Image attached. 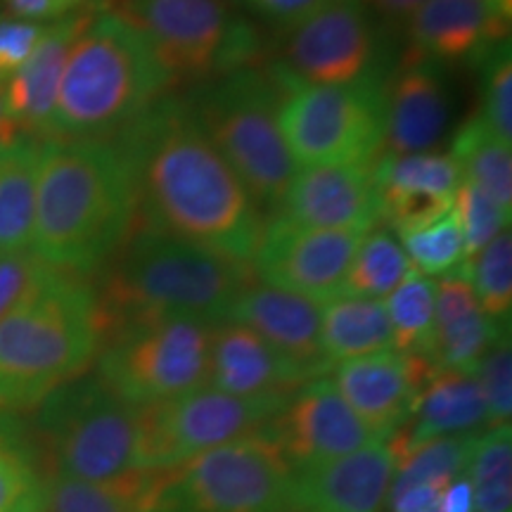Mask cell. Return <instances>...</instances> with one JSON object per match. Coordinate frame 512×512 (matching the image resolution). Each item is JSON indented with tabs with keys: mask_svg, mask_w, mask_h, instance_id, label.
<instances>
[{
	"mask_svg": "<svg viewBox=\"0 0 512 512\" xmlns=\"http://www.w3.org/2000/svg\"><path fill=\"white\" fill-rule=\"evenodd\" d=\"M290 29L266 67L283 95L299 83L387 81V38L366 0H332Z\"/></svg>",
	"mask_w": 512,
	"mask_h": 512,
	"instance_id": "cell-13",
	"label": "cell"
},
{
	"mask_svg": "<svg viewBox=\"0 0 512 512\" xmlns=\"http://www.w3.org/2000/svg\"><path fill=\"white\" fill-rule=\"evenodd\" d=\"M441 491L434 486H413L392 498V512H439Z\"/></svg>",
	"mask_w": 512,
	"mask_h": 512,
	"instance_id": "cell-45",
	"label": "cell"
},
{
	"mask_svg": "<svg viewBox=\"0 0 512 512\" xmlns=\"http://www.w3.org/2000/svg\"><path fill=\"white\" fill-rule=\"evenodd\" d=\"M143 475L145 472H136L117 484H91L48 475L43 512H145Z\"/></svg>",
	"mask_w": 512,
	"mask_h": 512,
	"instance_id": "cell-34",
	"label": "cell"
},
{
	"mask_svg": "<svg viewBox=\"0 0 512 512\" xmlns=\"http://www.w3.org/2000/svg\"><path fill=\"white\" fill-rule=\"evenodd\" d=\"M373 181L380 202V221L401 235L430 226L448 214L463 174L446 152H382L373 162Z\"/></svg>",
	"mask_w": 512,
	"mask_h": 512,
	"instance_id": "cell-18",
	"label": "cell"
},
{
	"mask_svg": "<svg viewBox=\"0 0 512 512\" xmlns=\"http://www.w3.org/2000/svg\"><path fill=\"white\" fill-rule=\"evenodd\" d=\"M411 271V261L401 242L389 233V228H375L363 235L351 259L344 294L366 299L389 297Z\"/></svg>",
	"mask_w": 512,
	"mask_h": 512,
	"instance_id": "cell-32",
	"label": "cell"
},
{
	"mask_svg": "<svg viewBox=\"0 0 512 512\" xmlns=\"http://www.w3.org/2000/svg\"><path fill=\"white\" fill-rule=\"evenodd\" d=\"M53 268L31 252L0 254V320L24 302Z\"/></svg>",
	"mask_w": 512,
	"mask_h": 512,
	"instance_id": "cell-41",
	"label": "cell"
},
{
	"mask_svg": "<svg viewBox=\"0 0 512 512\" xmlns=\"http://www.w3.org/2000/svg\"><path fill=\"white\" fill-rule=\"evenodd\" d=\"M453 211H456L460 230H463L465 261L510 226L508 211L470 181L458 185L456 197H453Z\"/></svg>",
	"mask_w": 512,
	"mask_h": 512,
	"instance_id": "cell-39",
	"label": "cell"
},
{
	"mask_svg": "<svg viewBox=\"0 0 512 512\" xmlns=\"http://www.w3.org/2000/svg\"><path fill=\"white\" fill-rule=\"evenodd\" d=\"M48 475L15 415L0 408V512H43Z\"/></svg>",
	"mask_w": 512,
	"mask_h": 512,
	"instance_id": "cell-29",
	"label": "cell"
},
{
	"mask_svg": "<svg viewBox=\"0 0 512 512\" xmlns=\"http://www.w3.org/2000/svg\"><path fill=\"white\" fill-rule=\"evenodd\" d=\"M508 36V24L491 17L486 0H427L408 19V53L437 64L477 60Z\"/></svg>",
	"mask_w": 512,
	"mask_h": 512,
	"instance_id": "cell-26",
	"label": "cell"
},
{
	"mask_svg": "<svg viewBox=\"0 0 512 512\" xmlns=\"http://www.w3.org/2000/svg\"><path fill=\"white\" fill-rule=\"evenodd\" d=\"M366 3L375 17L387 19V22H406L427 0H366Z\"/></svg>",
	"mask_w": 512,
	"mask_h": 512,
	"instance_id": "cell-47",
	"label": "cell"
},
{
	"mask_svg": "<svg viewBox=\"0 0 512 512\" xmlns=\"http://www.w3.org/2000/svg\"><path fill=\"white\" fill-rule=\"evenodd\" d=\"M479 427H489V418L475 375L465 370H439L422 389L411 418L384 444L392 451L394 463H399L406 453L427 441L477 434Z\"/></svg>",
	"mask_w": 512,
	"mask_h": 512,
	"instance_id": "cell-25",
	"label": "cell"
},
{
	"mask_svg": "<svg viewBox=\"0 0 512 512\" xmlns=\"http://www.w3.org/2000/svg\"><path fill=\"white\" fill-rule=\"evenodd\" d=\"M470 280L482 311L496 323H510L512 309V240L508 230L460 266Z\"/></svg>",
	"mask_w": 512,
	"mask_h": 512,
	"instance_id": "cell-36",
	"label": "cell"
},
{
	"mask_svg": "<svg viewBox=\"0 0 512 512\" xmlns=\"http://www.w3.org/2000/svg\"><path fill=\"white\" fill-rule=\"evenodd\" d=\"M214 325L185 316H136L102 332L98 377L131 406L178 399L207 382Z\"/></svg>",
	"mask_w": 512,
	"mask_h": 512,
	"instance_id": "cell-10",
	"label": "cell"
},
{
	"mask_svg": "<svg viewBox=\"0 0 512 512\" xmlns=\"http://www.w3.org/2000/svg\"><path fill=\"white\" fill-rule=\"evenodd\" d=\"M171 86L131 22L112 10L95 12L69 53L46 140H114Z\"/></svg>",
	"mask_w": 512,
	"mask_h": 512,
	"instance_id": "cell-4",
	"label": "cell"
},
{
	"mask_svg": "<svg viewBox=\"0 0 512 512\" xmlns=\"http://www.w3.org/2000/svg\"><path fill=\"white\" fill-rule=\"evenodd\" d=\"M100 5H117V15L145 36L174 86H202L254 67L261 55L256 27L228 0H100Z\"/></svg>",
	"mask_w": 512,
	"mask_h": 512,
	"instance_id": "cell-9",
	"label": "cell"
},
{
	"mask_svg": "<svg viewBox=\"0 0 512 512\" xmlns=\"http://www.w3.org/2000/svg\"><path fill=\"white\" fill-rule=\"evenodd\" d=\"M320 347L330 366L392 349V325L380 299L342 297L325 302L320 313Z\"/></svg>",
	"mask_w": 512,
	"mask_h": 512,
	"instance_id": "cell-28",
	"label": "cell"
},
{
	"mask_svg": "<svg viewBox=\"0 0 512 512\" xmlns=\"http://www.w3.org/2000/svg\"><path fill=\"white\" fill-rule=\"evenodd\" d=\"M486 5H489L491 17L498 19V22H501V24H508V27H510L512 0H486Z\"/></svg>",
	"mask_w": 512,
	"mask_h": 512,
	"instance_id": "cell-49",
	"label": "cell"
},
{
	"mask_svg": "<svg viewBox=\"0 0 512 512\" xmlns=\"http://www.w3.org/2000/svg\"><path fill=\"white\" fill-rule=\"evenodd\" d=\"M475 444L477 434H458V437L432 439L413 448L396 463V479L389 489V496L401 494L413 486H434V489L444 491L453 479L467 475Z\"/></svg>",
	"mask_w": 512,
	"mask_h": 512,
	"instance_id": "cell-33",
	"label": "cell"
},
{
	"mask_svg": "<svg viewBox=\"0 0 512 512\" xmlns=\"http://www.w3.org/2000/svg\"><path fill=\"white\" fill-rule=\"evenodd\" d=\"M280 98L271 74L256 64L202 83L185 98L207 138L266 209L280 207L297 176V162L280 131Z\"/></svg>",
	"mask_w": 512,
	"mask_h": 512,
	"instance_id": "cell-6",
	"label": "cell"
},
{
	"mask_svg": "<svg viewBox=\"0 0 512 512\" xmlns=\"http://www.w3.org/2000/svg\"><path fill=\"white\" fill-rule=\"evenodd\" d=\"M451 100L437 62L403 55L401 67L384 83V155L430 152L444 138Z\"/></svg>",
	"mask_w": 512,
	"mask_h": 512,
	"instance_id": "cell-20",
	"label": "cell"
},
{
	"mask_svg": "<svg viewBox=\"0 0 512 512\" xmlns=\"http://www.w3.org/2000/svg\"><path fill=\"white\" fill-rule=\"evenodd\" d=\"M401 247L415 271L427 278L446 275L465 264L463 230L453 209L430 226L401 233Z\"/></svg>",
	"mask_w": 512,
	"mask_h": 512,
	"instance_id": "cell-37",
	"label": "cell"
},
{
	"mask_svg": "<svg viewBox=\"0 0 512 512\" xmlns=\"http://www.w3.org/2000/svg\"><path fill=\"white\" fill-rule=\"evenodd\" d=\"M145 226L171 238L252 261L259 204L197 124L188 100L162 98L114 138Z\"/></svg>",
	"mask_w": 512,
	"mask_h": 512,
	"instance_id": "cell-1",
	"label": "cell"
},
{
	"mask_svg": "<svg viewBox=\"0 0 512 512\" xmlns=\"http://www.w3.org/2000/svg\"><path fill=\"white\" fill-rule=\"evenodd\" d=\"M309 380L245 325L223 320L209 339L207 387L235 396L292 394Z\"/></svg>",
	"mask_w": 512,
	"mask_h": 512,
	"instance_id": "cell-23",
	"label": "cell"
},
{
	"mask_svg": "<svg viewBox=\"0 0 512 512\" xmlns=\"http://www.w3.org/2000/svg\"><path fill=\"white\" fill-rule=\"evenodd\" d=\"M233 3L275 27H294L332 0H233Z\"/></svg>",
	"mask_w": 512,
	"mask_h": 512,
	"instance_id": "cell-43",
	"label": "cell"
},
{
	"mask_svg": "<svg viewBox=\"0 0 512 512\" xmlns=\"http://www.w3.org/2000/svg\"><path fill=\"white\" fill-rule=\"evenodd\" d=\"M363 235L358 230L304 228L275 214L261 230L252 256L254 273L261 283L325 304L344 294L351 259Z\"/></svg>",
	"mask_w": 512,
	"mask_h": 512,
	"instance_id": "cell-14",
	"label": "cell"
},
{
	"mask_svg": "<svg viewBox=\"0 0 512 512\" xmlns=\"http://www.w3.org/2000/svg\"><path fill=\"white\" fill-rule=\"evenodd\" d=\"M95 12L98 8L81 10L46 24L24 67L3 83L5 107L24 136L46 140L69 53Z\"/></svg>",
	"mask_w": 512,
	"mask_h": 512,
	"instance_id": "cell-22",
	"label": "cell"
},
{
	"mask_svg": "<svg viewBox=\"0 0 512 512\" xmlns=\"http://www.w3.org/2000/svg\"><path fill=\"white\" fill-rule=\"evenodd\" d=\"M292 394L235 396L204 384L178 399L143 406L138 411V472L171 470L209 448L261 432Z\"/></svg>",
	"mask_w": 512,
	"mask_h": 512,
	"instance_id": "cell-12",
	"label": "cell"
},
{
	"mask_svg": "<svg viewBox=\"0 0 512 512\" xmlns=\"http://www.w3.org/2000/svg\"><path fill=\"white\" fill-rule=\"evenodd\" d=\"M5 15L27 22H57L74 12L98 8L100 0H0Z\"/></svg>",
	"mask_w": 512,
	"mask_h": 512,
	"instance_id": "cell-44",
	"label": "cell"
},
{
	"mask_svg": "<svg viewBox=\"0 0 512 512\" xmlns=\"http://www.w3.org/2000/svg\"><path fill=\"white\" fill-rule=\"evenodd\" d=\"M138 411L98 375L55 389L38 413L53 475L91 484H117L136 475Z\"/></svg>",
	"mask_w": 512,
	"mask_h": 512,
	"instance_id": "cell-8",
	"label": "cell"
},
{
	"mask_svg": "<svg viewBox=\"0 0 512 512\" xmlns=\"http://www.w3.org/2000/svg\"><path fill=\"white\" fill-rule=\"evenodd\" d=\"M95 290L102 332L136 316H185L219 325L235 299L254 285L252 261L136 226Z\"/></svg>",
	"mask_w": 512,
	"mask_h": 512,
	"instance_id": "cell-3",
	"label": "cell"
},
{
	"mask_svg": "<svg viewBox=\"0 0 512 512\" xmlns=\"http://www.w3.org/2000/svg\"><path fill=\"white\" fill-rule=\"evenodd\" d=\"M41 143L19 136L0 145V254L29 252L31 247Z\"/></svg>",
	"mask_w": 512,
	"mask_h": 512,
	"instance_id": "cell-27",
	"label": "cell"
},
{
	"mask_svg": "<svg viewBox=\"0 0 512 512\" xmlns=\"http://www.w3.org/2000/svg\"><path fill=\"white\" fill-rule=\"evenodd\" d=\"M467 479L472 489V512H512V430L489 427L477 437Z\"/></svg>",
	"mask_w": 512,
	"mask_h": 512,
	"instance_id": "cell-31",
	"label": "cell"
},
{
	"mask_svg": "<svg viewBox=\"0 0 512 512\" xmlns=\"http://www.w3.org/2000/svg\"><path fill=\"white\" fill-rule=\"evenodd\" d=\"M508 332V330H505ZM503 325L491 320L479 306L465 273H446L434 294V323L422 356L437 370H465L477 366L484 351L505 335Z\"/></svg>",
	"mask_w": 512,
	"mask_h": 512,
	"instance_id": "cell-24",
	"label": "cell"
},
{
	"mask_svg": "<svg viewBox=\"0 0 512 512\" xmlns=\"http://www.w3.org/2000/svg\"><path fill=\"white\" fill-rule=\"evenodd\" d=\"M278 214L304 228L358 230L380 221L373 164H320L297 171Z\"/></svg>",
	"mask_w": 512,
	"mask_h": 512,
	"instance_id": "cell-17",
	"label": "cell"
},
{
	"mask_svg": "<svg viewBox=\"0 0 512 512\" xmlns=\"http://www.w3.org/2000/svg\"><path fill=\"white\" fill-rule=\"evenodd\" d=\"M437 370L422 354L384 349L335 366V387L363 425L387 441L411 418Z\"/></svg>",
	"mask_w": 512,
	"mask_h": 512,
	"instance_id": "cell-16",
	"label": "cell"
},
{
	"mask_svg": "<svg viewBox=\"0 0 512 512\" xmlns=\"http://www.w3.org/2000/svg\"><path fill=\"white\" fill-rule=\"evenodd\" d=\"M451 157L458 164L463 181L475 183L501 207L512 211V157L510 145L491 133L482 117L467 119L456 133Z\"/></svg>",
	"mask_w": 512,
	"mask_h": 512,
	"instance_id": "cell-30",
	"label": "cell"
},
{
	"mask_svg": "<svg viewBox=\"0 0 512 512\" xmlns=\"http://www.w3.org/2000/svg\"><path fill=\"white\" fill-rule=\"evenodd\" d=\"M384 83H299L280 98L278 121L297 166L373 164L384 140Z\"/></svg>",
	"mask_w": 512,
	"mask_h": 512,
	"instance_id": "cell-11",
	"label": "cell"
},
{
	"mask_svg": "<svg viewBox=\"0 0 512 512\" xmlns=\"http://www.w3.org/2000/svg\"><path fill=\"white\" fill-rule=\"evenodd\" d=\"M394 472L387 444L294 470V512H380Z\"/></svg>",
	"mask_w": 512,
	"mask_h": 512,
	"instance_id": "cell-21",
	"label": "cell"
},
{
	"mask_svg": "<svg viewBox=\"0 0 512 512\" xmlns=\"http://www.w3.org/2000/svg\"><path fill=\"white\" fill-rule=\"evenodd\" d=\"M320 313V302L256 280L235 299L226 320L256 332L311 382L332 373L320 347Z\"/></svg>",
	"mask_w": 512,
	"mask_h": 512,
	"instance_id": "cell-19",
	"label": "cell"
},
{
	"mask_svg": "<svg viewBox=\"0 0 512 512\" xmlns=\"http://www.w3.org/2000/svg\"><path fill=\"white\" fill-rule=\"evenodd\" d=\"M145 512H294V470L261 430L143 475Z\"/></svg>",
	"mask_w": 512,
	"mask_h": 512,
	"instance_id": "cell-7",
	"label": "cell"
},
{
	"mask_svg": "<svg viewBox=\"0 0 512 512\" xmlns=\"http://www.w3.org/2000/svg\"><path fill=\"white\" fill-rule=\"evenodd\" d=\"M439 512H472V489L467 475L453 479V482L441 491Z\"/></svg>",
	"mask_w": 512,
	"mask_h": 512,
	"instance_id": "cell-46",
	"label": "cell"
},
{
	"mask_svg": "<svg viewBox=\"0 0 512 512\" xmlns=\"http://www.w3.org/2000/svg\"><path fill=\"white\" fill-rule=\"evenodd\" d=\"M102 344L95 287L53 268L0 320V408L27 411L91 366Z\"/></svg>",
	"mask_w": 512,
	"mask_h": 512,
	"instance_id": "cell-5",
	"label": "cell"
},
{
	"mask_svg": "<svg viewBox=\"0 0 512 512\" xmlns=\"http://www.w3.org/2000/svg\"><path fill=\"white\" fill-rule=\"evenodd\" d=\"M482 64V121L503 143H512V62L510 38L477 57Z\"/></svg>",
	"mask_w": 512,
	"mask_h": 512,
	"instance_id": "cell-38",
	"label": "cell"
},
{
	"mask_svg": "<svg viewBox=\"0 0 512 512\" xmlns=\"http://www.w3.org/2000/svg\"><path fill=\"white\" fill-rule=\"evenodd\" d=\"M434 294H437V283L418 271L408 273L403 283L389 294L384 311L392 325L396 351L422 354L434 323Z\"/></svg>",
	"mask_w": 512,
	"mask_h": 512,
	"instance_id": "cell-35",
	"label": "cell"
},
{
	"mask_svg": "<svg viewBox=\"0 0 512 512\" xmlns=\"http://www.w3.org/2000/svg\"><path fill=\"white\" fill-rule=\"evenodd\" d=\"M470 373L482 389L489 427L508 425L512 415V351L508 332L484 351Z\"/></svg>",
	"mask_w": 512,
	"mask_h": 512,
	"instance_id": "cell-40",
	"label": "cell"
},
{
	"mask_svg": "<svg viewBox=\"0 0 512 512\" xmlns=\"http://www.w3.org/2000/svg\"><path fill=\"white\" fill-rule=\"evenodd\" d=\"M46 24L15 19L0 12V83L24 67L34 48L41 41Z\"/></svg>",
	"mask_w": 512,
	"mask_h": 512,
	"instance_id": "cell-42",
	"label": "cell"
},
{
	"mask_svg": "<svg viewBox=\"0 0 512 512\" xmlns=\"http://www.w3.org/2000/svg\"><path fill=\"white\" fill-rule=\"evenodd\" d=\"M138 219L131 171L114 140H43L31 254L60 271H100Z\"/></svg>",
	"mask_w": 512,
	"mask_h": 512,
	"instance_id": "cell-2",
	"label": "cell"
},
{
	"mask_svg": "<svg viewBox=\"0 0 512 512\" xmlns=\"http://www.w3.org/2000/svg\"><path fill=\"white\" fill-rule=\"evenodd\" d=\"M19 136H24L19 131V126L12 121L8 114V107H5V93H3V83H0V145H8L12 140H17Z\"/></svg>",
	"mask_w": 512,
	"mask_h": 512,
	"instance_id": "cell-48",
	"label": "cell"
},
{
	"mask_svg": "<svg viewBox=\"0 0 512 512\" xmlns=\"http://www.w3.org/2000/svg\"><path fill=\"white\" fill-rule=\"evenodd\" d=\"M264 432L280 448L292 470L328 463L366 446L384 444L351 411L328 377H316L302 384L283 411L264 427Z\"/></svg>",
	"mask_w": 512,
	"mask_h": 512,
	"instance_id": "cell-15",
	"label": "cell"
}]
</instances>
